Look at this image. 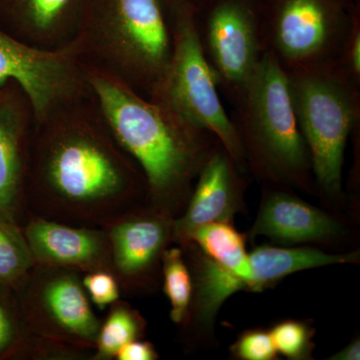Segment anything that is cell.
<instances>
[{"label": "cell", "mask_w": 360, "mask_h": 360, "mask_svg": "<svg viewBox=\"0 0 360 360\" xmlns=\"http://www.w3.org/2000/svg\"><path fill=\"white\" fill-rule=\"evenodd\" d=\"M146 180L94 96L35 122L25 186L26 215L103 227L139 206Z\"/></svg>", "instance_id": "6da1fadb"}, {"label": "cell", "mask_w": 360, "mask_h": 360, "mask_svg": "<svg viewBox=\"0 0 360 360\" xmlns=\"http://www.w3.org/2000/svg\"><path fill=\"white\" fill-rule=\"evenodd\" d=\"M84 73L116 141L141 169L148 198L169 212L200 174L217 139L105 70L84 63Z\"/></svg>", "instance_id": "7a4b0ae2"}, {"label": "cell", "mask_w": 360, "mask_h": 360, "mask_svg": "<svg viewBox=\"0 0 360 360\" xmlns=\"http://www.w3.org/2000/svg\"><path fill=\"white\" fill-rule=\"evenodd\" d=\"M73 40L84 63L148 98L172 52V25L160 0H85Z\"/></svg>", "instance_id": "3957f363"}, {"label": "cell", "mask_w": 360, "mask_h": 360, "mask_svg": "<svg viewBox=\"0 0 360 360\" xmlns=\"http://www.w3.org/2000/svg\"><path fill=\"white\" fill-rule=\"evenodd\" d=\"M245 160L265 174L303 182L312 168L291 101L288 70L267 51L232 103Z\"/></svg>", "instance_id": "277c9868"}, {"label": "cell", "mask_w": 360, "mask_h": 360, "mask_svg": "<svg viewBox=\"0 0 360 360\" xmlns=\"http://www.w3.org/2000/svg\"><path fill=\"white\" fill-rule=\"evenodd\" d=\"M298 127L317 182L340 193L348 137L360 123V84L338 61L288 70Z\"/></svg>", "instance_id": "5b68a950"}, {"label": "cell", "mask_w": 360, "mask_h": 360, "mask_svg": "<svg viewBox=\"0 0 360 360\" xmlns=\"http://www.w3.org/2000/svg\"><path fill=\"white\" fill-rule=\"evenodd\" d=\"M195 7L187 6L169 16L172 52L162 79L148 98L167 103L194 124L207 130L233 158L245 163V151L227 115L195 26Z\"/></svg>", "instance_id": "8992f818"}, {"label": "cell", "mask_w": 360, "mask_h": 360, "mask_svg": "<svg viewBox=\"0 0 360 360\" xmlns=\"http://www.w3.org/2000/svg\"><path fill=\"white\" fill-rule=\"evenodd\" d=\"M194 18L217 87L232 104L269 51L262 0H200Z\"/></svg>", "instance_id": "52a82bcc"}, {"label": "cell", "mask_w": 360, "mask_h": 360, "mask_svg": "<svg viewBox=\"0 0 360 360\" xmlns=\"http://www.w3.org/2000/svg\"><path fill=\"white\" fill-rule=\"evenodd\" d=\"M33 335L92 359L101 321L75 270L34 264L14 288Z\"/></svg>", "instance_id": "ba28073f"}, {"label": "cell", "mask_w": 360, "mask_h": 360, "mask_svg": "<svg viewBox=\"0 0 360 360\" xmlns=\"http://www.w3.org/2000/svg\"><path fill=\"white\" fill-rule=\"evenodd\" d=\"M267 49L286 70L336 61L360 0H262Z\"/></svg>", "instance_id": "9c48e42d"}, {"label": "cell", "mask_w": 360, "mask_h": 360, "mask_svg": "<svg viewBox=\"0 0 360 360\" xmlns=\"http://www.w3.org/2000/svg\"><path fill=\"white\" fill-rule=\"evenodd\" d=\"M14 82L27 96L35 122L91 96L75 40L42 49L0 27V87Z\"/></svg>", "instance_id": "30bf717a"}, {"label": "cell", "mask_w": 360, "mask_h": 360, "mask_svg": "<svg viewBox=\"0 0 360 360\" xmlns=\"http://www.w3.org/2000/svg\"><path fill=\"white\" fill-rule=\"evenodd\" d=\"M103 229L110 239L111 270L120 288L130 290L141 285L174 234L169 213L153 205L141 206L111 219Z\"/></svg>", "instance_id": "8fae6325"}, {"label": "cell", "mask_w": 360, "mask_h": 360, "mask_svg": "<svg viewBox=\"0 0 360 360\" xmlns=\"http://www.w3.org/2000/svg\"><path fill=\"white\" fill-rule=\"evenodd\" d=\"M0 90V213L22 226L27 217L23 195L35 116L18 84L6 82Z\"/></svg>", "instance_id": "7c38bea8"}, {"label": "cell", "mask_w": 360, "mask_h": 360, "mask_svg": "<svg viewBox=\"0 0 360 360\" xmlns=\"http://www.w3.org/2000/svg\"><path fill=\"white\" fill-rule=\"evenodd\" d=\"M37 264L80 274L111 270L110 239L103 227L79 226L28 214L22 226Z\"/></svg>", "instance_id": "4fadbf2b"}, {"label": "cell", "mask_w": 360, "mask_h": 360, "mask_svg": "<svg viewBox=\"0 0 360 360\" xmlns=\"http://www.w3.org/2000/svg\"><path fill=\"white\" fill-rule=\"evenodd\" d=\"M85 0H0L11 33L42 49H58L77 34Z\"/></svg>", "instance_id": "5bb4252c"}, {"label": "cell", "mask_w": 360, "mask_h": 360, "mask_svg": "<svg viewBox=\"0 0 360 360\" xmlns=\"http://www.w3.org/2000/svg\"><path fill=\"white\" fill-rule=\"evenodd\" d=\"M236 167V161L219 142L201 167L186 213L174 220V236L179 240L196 227L225 222L231 217L238 186Z\"/></svg>", "instance_id": "9a60e30c"}, {"label": "cell", "mask_w": 360, "mask_h": 360, "mask_svg": "<svg viewBox=\"0 0 360 360\" xmlns=\"http://www.w3.org/2000/svg\"><path fill=\"white\" fill-rule=\"evenodd\" d=\"M340 225L328 214L286 193L270 195L253 227L255 236L300 243L331 238Z\"/></svg>", "instance_id": "2e32d148"}, {"label": "cell", "mask_w": 360, "mask_h": 360, "mask_svg": "<svg viewBox=\"0 0 360 360\" xmlns=\"http://www.w3.org/2000/svg\"><path fill=\"white\" fill-rule=\"evenodd\" d=\"M82 360V355L33 335L15 291L0 283V359Z\"/></svg>", "instance_id": "e0dca14e"}, {"label": "cell", "mask_w": 360, "mask_h": 360, "mask_svg": "<svg viewBox=\"0 0 360 360\" xmlns=\"http://www.w3.org/2000/svg\"><path fill=\"white\" fill-rule=\"evenodd\" d=\"M354 255H333L312 248H276L262 246L250 255L252 288L259 290L269 284L300 270L345 264Z\"/></svg>", "instance_id": "ac0fdd59"}, {"label": "cell", "mask_w": 360, "mask_h": 360, "mask_svg": "<svg viewBox=\"0 0 360 360\" xmlns=\"http://www.w3.org/2000/svg\"><path fill=\"white\" fill-rule=\"evenodd\" d=\"M184 240L198 243L210 259L231 270L245 279L248 288H252V271L250 255L238 232L226 222H212L196 227L186 234Z\"/></svg>", "instance_id": "d6986e66"}, {"label": "cell", "mask_w": 360, "mask_h": 360, "mask_svg": "<svg viewBox=\"0 0 360 360\" xmlns=\"http://www.w3.org/2000/svg\"><path fill=\"white\" fill-rule=\"evenodd\" d=\"M144 324L141 315L129 303L120 300L113 302L105 319L101 321L91 360L115 359L123 345L139 340Z\"/></svg>", "instance_id": "ffe728a7"}, {"label": "cell", "mask_w": 360, "mask_h": 360, "mask_svg": "<svg viewBox=\"0 0 360 360\" xmlns=\"http://www.w3.org/2000/svg\"><path fill=\"white\" fill-rule=\"evenodd\" d=\"M34 264L22 227L0 213V283L14 290Z\"/></svg>", "instance_id": "44dd1931"}, {"label": "cell", "mask_w": 360, "mask_h": 360, "mask_svg": "<svg viewBox=\"0 0 360 360\" xmlns=\"http://www.w3.org/2000/svg\"><path fill=\"white\" fill-rule=\"evenodd\" d=\"M248 288L245 279L210 257L201 265L198 307L201 321L210 322L222 303L236 291Z\"/></svg>", "instance_id": "7402d4cb"}, {"label": "cell", "mask_w": 360, "mask_h": 360, "mask_svg": "<svg viewBox=\"0 0 360 360\" xmlns=\"http://www.w3.org/2000/svg\"><path fill=\"white\" fill-rule=\"evenodd\" d=\"M165 292L170 302V317L176 324L186 319L193 295L191 274L179 248L165 250L162 253Z\"/></svg>", "instance_id": "603a6c76"}, {"label": "cell", "mask_w": 360, "mask_h": 360, "mask_svg": "<svg viewBox=\"0 0 360 360\" xmlns=\"http://www.w3.org/2000/svg\"><path fill=\"white\" fill-rule=\"evenodd\" d=\"M82 283L90 302L99 309L110 307L120 300V283L115 274L108 270H96L82 274Z\"/></svg>", "instance_id": "cb8c5ba5"}, {"label": "cell", "mask_w": 360, "mask_h": 360, "mask_svg": "<svg viewBox=\"0 0 360 360\" xmlns=\"http://www.w3.org/2000/svg\"><path fill=\"white\" fill-rule=\"evenodd\" d=\"M270 335L276 352L290 359L300 357L309 345V331L300 322H283L274 328Z\"/></svg>", "instance_id": "d4e9b609"}, {"label": "cell", "mask_w": 360, "mask_h": 360, "mask_svg": "<svg viewBox=\"0 0 360 360\" xmlns=\"http://www.w3.org/2000/svg\"><path fill=\"white\" fill-rule=\"evenodd\" d=\"M236 352L245 359L269 360L276 356V348L270 333L253 331L239 340Z\"/></svg>", "instance_id": "484cf974"}, {"label": "cell", "mask_w": 360, "mask_h": 360, "mask_svg": "<svg viewBox=\"0 0 360 360\" xmlns=\"http://www.w3.org/2000/svg\"><path fill=\"white\" fill-rule=\"evenodd\" d=\"M336 61L360 84V13L355 16L340 58Z\"/></svg>", "instance_id": "4316f807"}, {"label": "cell", "mask_w": 360, "mask_h": 360, "mask_svg": "<svg viewBox=\"0 0 360 360\" xmlns=\"http://www.w3.org/2000/svg\"><path fill=\"white\" fill-rule=\"evenodd\" d=\"M155 348L149 342L139 340L130 341L123 345L115 359L117 360H155L158 359Z\"/></svg>", "instance_id": "83f0119b"}, {"label": "cell", "mask_w": 360, "mask_h": 360, "mask_svg": "<svg viewBox=\"0 0 360 360\" xmlns=\"http://www.w3.org/2000/svg\"><path fill=\"white\" fill-rule=\"evenodd\" d=\"M360 359V345L359 341H354L352 345H348L347 348L331 357V359L338 360H359Z\"/></svg>", "instance_id": "f1b7e54d"}, {"label": "cell", "mask_w": 360, "mask_h": 360, "mask_svg": "<svg viewBox=\"0 0 360 360\" xmlns=\"http://www.w3.org/2000/svg\"><path fill=\"white\" fill-rule=\"evenodd\" d=\"M165 11H167L168 16L172 15L177 9L187 6H193L195 7L198 6L200 0H160Z\"/></svg>", "instance_id": "f546056e"}, {"label": "cell", "mask_w": 360, "mask_h": 360, "mask_svg": "<svg viewBox=\"0 0 360 360\" xmlns=\"http://www.w3.org/2000/svg\"><path fill=\"white\" fill-rule=\"evenodd\" d=\"M0 96H1V90H0Z\"/></svg>", "instance_id": "4dcf8cb0"}]
</instances>
